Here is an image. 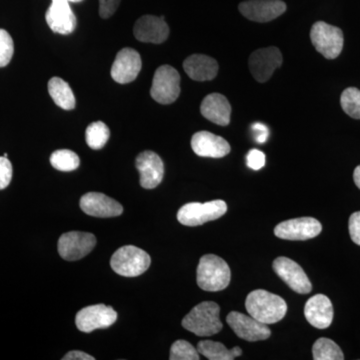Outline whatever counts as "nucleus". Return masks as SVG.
Instances as JSON below:
<instances>
[{"instance_id": "nucleus-1", "label": "nucleus", "mask_w": 360, "mask_h": 360, "mask_svg": "<svg viewBox=\"0 0 360 360\" xmlns=\"http://www.w3.org/2000/svg\"><path fill=\"white\" fill-rule=\"evenodd\" d=\"M245 307L248 314L264 324L281 321L288 311V304L283 298L264 290L250 292L246 297Z\"/></svg>"}, {"instance_id": "nucleus-2", "label": "nucleus", "mask_w": 360, "mask_h": 360, "mask_svg": "<svg viewBox=\"0 0 360 360\" xmlns=\"http://www.w3.org/2000/svg\"><path fill=\"white\" fill-rule=\"evenodd\" d=\"M220 307L213 302H201L182 319V326L201 338L219 333L222 329L219 319Z\"/></svg>"}, {"instance_id": "nucleus-3", "label": "nucleus", "mask_w": 360, "mask_h": 360, "mask_svg": "<svg viewBox=\"0 0 360 360\" xmlns=\"http://www.w3.org/2000/svg\"><path fill=\"white\" fill-rule=\"evenodd\" d=\"M231 271L221 257L214 255H203L198 266V285L201 290L217 292L229 285Z\"/></svg>"}, {"instance_id": "nucleus-4", "label": "nucleus", "mask_w": 360, "mask_h": 360, "mask_svg": "<svg viewBox=\"0 0 360 360\" xmlns=\"http://www.w3.org/2000/svg\"><path fill=\"white\" fill-rule=\"evenodd\" d=\"M151 258L146 251L134 245H125L113 253L110 266L120 276H141L150 266Z\"/></svg>"}, {"instance_id": "nucleus-5", "label": "nucleus", "mask_w": 360, "mask_h": 360, "mask_svg": "<svg viewBox=\"0 0 360 360\" xmlns=\"http://www.w3.org/2000/svg\"><path fill=\"white\" fill-rule=\"evenodd\" d=\"M310 39L317 52L328 59L338 58L345 42L342 30L324 21H317L312 25Z\"/></svg>"}, {"instance_id": "nucleus-6", "label": "nucleus", "mask_w": 360, "mask_h": 360, "mask_svg": "<svg viewBox=\"0 0 360 360\" xmlns=\"http://www.w3.org/2000/svg\"><path fill=\"white\" fill-rule=\"evenodd\" d=\"M227 205L224 200H212L208 202H191L182 206L177 212V219L186 226H198L205 222L212 221L224 217Z\"/></svg>"}, {"instance_id": "nucleus-7", "label": "nucleus", "mask_w": 360, "mask_h": 360, "mask_svg": "<svg viewBox=\"0 0 360 360\" xmlns=\"http://www.w3.org/2000/svg\"><path fill=\"white\" fill-rule=\"evenodd\" d=\"M180 94L179 71L170 65H161L153 77L150 96L160 104L174 103Z\"/></svg>"}, {"instance_id": "nucleus-8", "label": "nucleus", "mask_w": 360, "mask_h": 360, "mask_svg": "<svg viewBox=\"0 0 360 360\" xmlns=\"http://www.w3.org/2000/svg\"><path fill=\"white\" fill-rule=\"evenodd\" d=\"M283 65V54L276 46L257 49L250 54L248 66L252 77L260 84H264Z\"/></svg>"}, {"instance_id": "nucleus-9", "label": "nucleus", "mask_w": 360, "mask_h": 360, "mask_svg": "<svg viewBox=\"0 0 360 360\" xmlns=\"http://www.w3.org/2000/svg\"><path fill=\"white\" fill-rule=\"evenodd\" d=\"M96 245V236L89 232L71 231L63 234L58 240L59 255L68 262L86 257Z\"/></svg>"}, {"instance_id": "nucleus-10", "label": "nucleus", "mask_w": 360, "mask_h": 360, "mask_svg": "<svg viewBox=\"0 0 360 360\" xmlns=\"http://www.w3.org/2000/svg\"><path fill=\"white\" fill-rule=\"evenodd\" d=\"M117 319V312L104 304L90 305L80 310L75 317L77 328L82 333H90L96 329L108 328Z\"/></svg>"}, {"instance_id": "nucleus-11", "label": "nucleus", "mask_w": 360, "mask_h": 360, "mask_svg": "<svg viewBox=\"0 0 360 360\" xmlns=\"http://www.w3.org/2000/svg\"><path fill=\"white\" fill-rule=\"evenodd\" d=\"M321 231L322 225L319 220L312 217H300L281 222L274 229V234L285 240H307L316 238Z\"/></svg>"}, {"instance_id": "nucleus-12", "label": "nucleus", "mask_w": 360, "mask_h": 360, "mask_svg": "<svg viewBox=\"0 0 360 360\" xmlns=\"http://www.w3.org/2000/svg\"><path fill=\"white\" fill-rule=\"evenodd\" d=\"M226 322L241 340L253 342L267 340L271 335V331L267 324L257 321L251 315L232 311L227 315Z\"/></svg>"}, {"instance_id": "nucleus-13", "label": "nucleus", "mask_w": 360, "mask_h": 360, "mask_svg": "<svg viewBox=\"0 0 360 360\" xmlns=\"http://www.w3.org/2000/svg\"><path fill=\"white\" fill-rule=\"evenodd\" d=\"M272 267L277 276L295 292L307 295L312 290V284L309 277L295 260L283 257H277Z\"/></svg>"}, {"instance_id": "nucleus-14", "label": "nucleus", "mask_w": 360, "mask_h": 360, "mask_svg": "<svg viewBox=\"0 0 360 360\" xmlns=\"http://www.w3.org/2000/svg\"><path fill=\"white\" fill-rule=\"evenodd\" d=\"M238 9L248 20L264 23L283 15L288 6L283 0H245Z\"/></svg>"}, {"instance_id": "nucleus-15", "label": "nucleus", "mask_w": 360, "mask_h": 360, "mask_svg": "<svg viewBox=\"0 0 360 360\" xmlns=\"http://www.w3.org/2000/svg\"><path fill=\"white\" fill-rule=\"evenodd\" d=\"M142 68L141 54L135 49H123L116 54L111 66V77L120 84H130L139 77Z\"/></svg>"}, {"instance_id": "nucleus-16", "label": "nucleus", "mask_w": 360, "mask_h": 360, "mask_svg": "<svg viewBox=\"0 0 360 360\" xmlns=\"http://www.w3.org/2000/svg\"><path fill=\"white\" fill-rule=\"evenodd\" d=\"M68 0H51L45 14V20L52 32L68 35L77 28V16L73 13Z\"/></svg>"}, {"instance_id": "nucleus-17", "label": "nucleus", "mask_w": 360, "mask_h": 360, "mask_svg": "<svg viewBox=\"0 0 360 360\" xmlns=\"http://www.w3.org/2000/svg\"><path fill=\"white\" fill-rule=\"evenodd\" d=\"M134 32L135 39L139 41L160 44L169 37V27L165 16L144 15L135 22Z\"/></svg>"}, {"instance_id": "nucleus-18", "label": "nucleus", "mask_w": 360, "mask_h": 360, "mask_svg": "<svg viewBox=\"0 0 360 360\" xmlns=\"http://www.w3.org/2000/svg\"><path fill=\"white\" fill-rule=\"evenodd\" d=\"M141 174V186L146 189H153L160 186L165 175V165L160 155L153 151H143L135 161Z\"/></svg>"}, {"instance_id": "nucleus-19", "label": "nucleus", "mask_w": 360, "mask_h": 360, "mask_svg": "<svg viewBox=\"0 0 360 360\" xmlns=\"http://www.w3.org/2000/svg\"><path fill=\"white\" fill-rule=\"evenodd\" d=\"M82 212L94 217H115L122 214L123 207L117 201L103 193H89L79 202Z\"/></svg>"}, {"instance_id": "nucleus-20", "label": "nucleus", "mask_w": 360, "mask_h": 360, "mask_svg": "<svg viewBox=\"0 0 360 360\" xmlns=\"http://www.w3.org/2000/svg\"><path fill=\"white\" fill-rule=\"evenodd\" d=\"M191 148L196 155L201 158H221L231 153V146L224 137L208 131L193 134Z\"/></svg>"}, {"instance_id": "nucleus-21", "label": "nucleus", "mask_w": 360, "mask_h": 360, "mask_svg": "<svg viewBox=\"0 0 360 360\" xmlns=\"http://www.w3.org/2000/svg\"><path fill=\"white\" fill-rule=\"evenodd\" d=\"M304 316L314 328H328L333 321V303L326 295L312 296L305 304Z\"/></svg>"}, {"instance_id": "nucleus-22", "label": "nucleus", "mask_w": 360, "mask_h": 360, "mask_svg": "<svg viewBox=\"0 0 360 360\" xmlns=\"http://www.w3.org/2000/svg\"><path fill=\"white\" fill-rule=\"evenodd\" d=\"M200 112L206 120L220 127H226L231 122V103L226 97L220 94L205 96L201 103Z\"/></svg>"}, {"instance_id": "nucleus-23", "label": "nucleus", "mask_w": 360, "mask_h": 360, "mask_svg": "<svg viewBox=\"0 0 360 360\" xmlns=\"http://www.w3.org/2000/svg\"><path fill=\"white\" fill-rule=\"evenodd\" d=\"M186 75L195 82H210L217 77L219 63L205 54H193L184 60Z\"/></svg>"}, {"instance_id": "nucleus-24", "label": "nucleus", "mask_w": 360, "mask_h": 360, "mask_svg": "<svg viewBox=\"0 0 360 360\" xmlns=\"http://www.w3.org/2000/svg\"><path fill=\"white\" fill-rule=\"evenodd\" d=\"M49 92L52 101L65 110H72L75 108V97L70 84L59 77H52L49 82Z\"/></svg>"}, {"instance_id": "nucleus-25", "label": "nucleus", "mask_w": 360, "mask_h": 360, "mask_svg": "<svg viewBox=\"0 0 360 360\" xmlns=\"http://www.w3.org/2000/svg\"><path fill=\"white\" fill-rule=\"evenodd\" d=\"M314 360H343L345 354L342 350L329 338H322L315 341L312 347Z\"/></svg>"}, {"instance_id": "nucleus-26", "label": "nucleus", "mask_w": 360, "mask_h": 360, "mask_svg": "<svg viewBox=\"0 0 360 360\" xmlns=\"http://www.w3.org/2000/svg\"><path fill=\"white\" fill-rule=\"evenodd\" d=\"M110 136V129L103 122H92L85 131L87 146L92 149H101L105 146Z\"/></svg>"}, {"instance_id": "nucleus-27", "label": "nucleus", "mask_w": 360, "mask_h": 360, "mask_svg": "<svg viewBox=\"0 0 360 360\" xmlns=\"http://www.w3.org/2000/svg\"><path fill=\"white\" fill-rule=\"evenodd\" d=\"M198 352L210 360H232L236 359L232 350L222 343L212 340H202L198 342Z\"/></svg>"}, {"instance_id": "nucleus-28", "label": "nucleus", "mask_w": 360, "mask_h": 360, "mask_svg": "<svg viewBox=\"0 0 360 360\" xmlns=\"http://www.w3.org/2000/svg\"><path fill=\"white\" fill-rule=\"evenodd\" d=\"M52 167L59 172H73L77 169L80 165V160L77 153L68 149H60L54 151L51 156Z\"/></svg>"}, {"instance_id": "nucleus-29", "label": "nucleus", "mask_w": 360, "mask_h": 360, "mask_svg": "<svg viewBox=\"0 0 360 360\" xmlns=\"http://www.w3.org/2000/svg\"><path fill=\"white\" fill-rule=\"evenodd\" d=\"M341 108L354 120H360V90L355 87L347 89L341 94Z\"/></svg>"}, {"instance_id": "nucleus-30", "label": "nucleus", "mask_w": 360, "mask_h": 360, "mask_svg": "<svg viewBox=\"0 0 360 360\" xmlns=\"http://www.w3.org/2000/svg\"><path fill=\"white\" fill-rule=\"evenodd\" d=\"M200 352L186 340L175 341L170 348V360H198Z\"/></svg>"}, {"instance_id": "nucleus-31", "label": "nucleus", "mask_w": 360, "mask_h": 360, "mask_svg": "<svg viewBox=\"0 0 360 360\" xmlns=\"http://www.w3.org/2000/svg\"><path fill=\"white\" fill-rule=\"evenodd\" d=\"M14 53L13 40L11 34L4 30H0V68H4L11 63Z\"/></svg>"}, {"instance_id": "nucleus-32", "label": "nucleus", "mask_w": 360, "mask_h": 360, "mask_svg": "<svg viewBox=\"0 0 360 360\" xmlns=\"http://www.w3.org/2000/svg\"><path fill=\"white\" fill-rule=\"evenodd\" d=\"M13 179V165L8 158L0 156V191L6 188Z\"/></svg>"}, {"instance_id": "nucleus-33", "label": "nucleus", "mask_w": 360, "mask_h": 360, "mask_svg": "<svg viewBox=\"0 0 360 360\" xmlns=\"http://www.w3.org/2000/svg\"><path fill=\"white\" fill-rule=\"evenodd\" d=\"M248 167L252 170H259L265 165V155L258 149H251L246 156Z\"/></svg>"}, {"instance_id": "nucleus-34", "label": "nucleus", "mask_w": 360, "mask_h": 360, "mask_svg": "<svg viewBox=\"0 0 360 360\" xmlns=\"http://www.w3.org/2000/svg\"><path fill=\"white\" fill-rule=\"evenodd\" d=\"M350 238L355 245H360V212L352 213L348 222Z\"/></svg>"}, {"instance_id": "nucleus-35", "label": "nucleus", "mask_w": 360, "mask_h": 360, "mask_svg": "<svg viewBox=\"0 0 360 360\" xmlns=\"http://www.w3.org/2000/svg\"><path fill=\"white\" fill-rule=\"evenodd\" d=\"M120 0H99V14L103 18H110L117 11Z\"/></svg>"}, {"instance_id": "nucleus-36", "label": "nucleus", "mask_w": 360, "mask_h": 360, "mask_svg": "<svg viewBox=\"0 0 360 360\" xmlns=\"http://www.w3.org/2000/svg\"><path fill=\"white\" fill-rule=\"evenodd\" d=\"M251 130L255 132V141H257L258 143H264V142L267 141L269 130L264 123H253L252 127H251Z\"/></svg>"}, {"instance_id": "nucleus-37", "label": "nucleus", "mask_w": 360, "mask_h": 360, "mask_svg": "<svg viewBox=\"0 0 360 360\" xmlns=\"http://www.w3.org/2000/svg\"><path fill=\"white\" fill-rule=\"evenodd\" d=\"M63 360H94V357L79 350H73L66 354Z\"/></svg>"}, {"instance_id": "nucleus-38", "label": "nucleus", "mask_w": 360, "mask_h": 360, "mask_svg": "<svg viewBox=\"0 0 360 360\" xmlns=\"http://www.w3.org/2000/svg\"><path fill=\"white\" fill-rule=\"evenodd\" d=\"M354 179L355 184H356V186L360 189V165L354 169Z\"/></svg>"}, {"instance_id": "nucleus-39", "label": "nucleus", "mask_w": 360, "mask_h": 360, "mask_svg": "<svg viewBox=\"0 0 360 360\" xmlns=\"http://www.w3.org/2000/svg\"><path fill=\"white\" fill-rule=\"evenodd\" d=\"M232 354H233L234 356L238 357L240 356L241 354H243V350H241L240 347H236L232 348Z\"/></svg>"}, {"instance_id": "nucleus-40", "label": "nucleus", "mask_w": 360, "mask_h": 360, "mask_svg": "<svg viewBox=\"0 0 360 360\" xmlns=\"http://www.w3.org/2000/svg\"><path fill=\"white\" fill-rule=\"evenodd\" d=\"M70 2H80L82 1V0H68Z\"/></svg>"}]
</instances>
